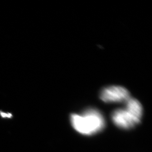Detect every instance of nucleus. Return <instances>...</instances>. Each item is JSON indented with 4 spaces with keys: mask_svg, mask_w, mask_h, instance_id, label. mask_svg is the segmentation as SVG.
<instances>
[{
    "mask_svg": "<svg viewBox=\"0 0 152 152\" xmlns=\"http://www.w3.org/2000/svg\"><path fill=\"white\" fill-rule=\"evenodd\" d=\"M70 123L73 129L82 135H94L104 129L105 121L101 112L95 108H88L82 114L70 115Z\"/></svg>",
    "mask_w": 152,
    "mask_h": 152,
    "instance_id": "1",
    "label": "nucleus"
},
{
    "mask_svg": "<svg viewBox=\"0 0 152 152\" xmlns=\"http://www.w3.org/2000/svg\"><path fill=\"white\" fill-rule=\"evenodd\" d=\"M142 114L143 108L140 102L131 98L126 102L125 108L117 109L112 112L111 119L118 128L129 130L140 123Z\"/></svg>",
    "mask_w": 152,
    "mask_h": 152,
    "instance_id": "2",
    "label": "nucleus"
},
{
    "mask_svg": "<svg viewBox=\"0 0 152 152\" xmlns=\"http://www.w3.org/2000/svg\"><path fill=\"white\" fill-rule=\"evenodd\" d=\"M100 98L105 102H126L130 98L129 92L121 86H112L105 88L101 91Z\"/></svg>",
    "mask_w": 152,
    "mask_h": 152,
    "instance_id": "3",
    "label": "nucleus"
},
{
    "mask_svg": "<svg viewBox=\"0 0 152 152\" xmlns=\"http://www.w3.org/2000/svg\"><path fill=\"white\" fill-rule=\"evenodd\" d=\"M0 114L1 115L2 117L5 118V117H7V118H10L12 117V114H11L5 113L4 112H0Z\"/></svg>",
    "mask_w": 152,
    "mask_h": 152,
    "instance_id": "4",
    "label": "nucleus"
}]
</instances>
